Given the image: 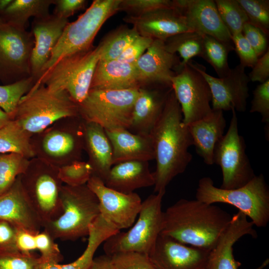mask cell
<instances>
[{"mask_svg":"<svg viewBox=\"0 0 269 269\" xmlns=\"http://www.w3.org/2000/svg\"><path fill=\"white\" fill-rule=\"evenodd\" d=\"M232 41L240 59L239 65L244 68H252L259 57L242 33L232 35Z\"/></svg>","mask_w":269,"mask_h":269,"instance_id":"bcb514c9","label":"cell"},{"mask_svg":"<svg viewBox=\"0 0 269 269\" xmlns=\"http://www.w3.org/2000/svg\"><path fill=\"white\" fill-rule=\"evenodd\" d=\"M36 80L30 76L14 83L0 85V109L12 117L21 98L32 87Z\"/></svg>","mask_w":269,"mask_h":269,"instance_id":"8d00e7d4","label":"cell"},{"mask_svg":"<svg viewBox=\"0 0 269 269\" xmlns=\"http://www.w3.org/2000/svg\"><path fill=\"white\" fill-rule=\"evenodd\" d=\"M220 16L231 35L242 33L247 16L237 0H215Z\"/></svg>","mask_w":269,"mask_h":269,"instance_id":"74e56055","label":"cell"},{"mask_svg":"<svg viewBox=\"0 0 269 269\" xmlns=\"http://www.w3.org/2000/svg\"><path fill=\"white\" fill-rule=\"evenodd\" d=\"M17 229L8 222L0 220V253L19 252L16 244Z\"/></svg>","mask_w":269,"mask_h":269,"instance_id":"681fc988","label":"cell"},{"mask_svg":"<svg viewBox=\"0 0 269 269\" xmlns=\"http://www.w3.org/2000/svg\"><path fill=\"white\" fill-rule=\"evenodd\" d=\"M32 136L12 119L0 129V154L14 153L28 159L36 156Z\"/></svg>","mask_w":269,"mask_h":269,"instance_id":"1f68e13d","label":"cell"},{"mask_svg":"<svg viewBox=\"0 0 269 269\" xmlns=\"http://www.w3.org/2000/svg\"><path fill=\"white\" fill-rule=\"evenodd\" d=\"M93 170L89 162L76 160L58 168V176L63 183L71 186L87 184Z\"/></svg>","mask_w":269,"mask_h":269,"instance_id":"ab89813d","label":"cell"},{"mask_svg":"<svg viewBox=\"0 0 269 269\" xmlns=\"http://www.w3.org/2000/svg\"><path fill=\"white\" fill-rule=\"evenodd\" d=\"M165 193L151 194L142 202L138 219L131 228L127 232L119 231L103 243L106 255L127 252L148 255L161 233V204Z\"/></svg>","mask_w":269,"mask_h":269,"instance_id":"8992f818","label":"cell"},{"mask_svg":"<svg viewBox=\"0 0 269 269\" xmlns=\"http://www.w3.org/2000/svg\"><path fill=\"white\" fill-rule=\"evenodd\" d=\"M68 23V19L53 14L34 20L32 33L34 44L30 63L31 76L36 81L41 76L44 67L49 61Z\"/></svg>","mask_w":269,"mask_h":269,"instance_id":"603a6c76","label":"cell"},{"mask_svg":"<svg viewBox=\"0 0 269 269\" xmlns=\"http://www.w3.org/2000/svg\"><path fill=\"white\" fill-rule=\"evenodd\" d=\"M254 226L242 212L239 211L233 215L228 227L210 252L207 269H239L241 264L234 258L233 246L244 236L256 238L257 233ZM269 263L267 259L256 269H263Z\"/></svg>","mask_w":269,"mask_h":269,"instance_id":"d6986e66","label":"cell"},{"mask_svg":"<svg viewBox=\"0 0 269 269\" xmlns=\"http://www.w3.org/2000/svg\"><path fill=\"white\" fill-rule=\"evenodd\" d=\"M32 141L36 156L58 167L80 160L84 147L83 121L71 118L62 126H54L37 134Z\"/></svg>","mask_w":269,"mask_h":269,"instance_id":"7c38bea8","label":"cell"},{"mask_svg":"<svg viewBox=\"0 0 269 269\" xmlns=\"http://www.w3.org/2000/svg\"><path fill=\"white\" fill-rule=\"evenodd\" d=\"M123 19L131 24L140 35L153 40L164 41L176 34L191 31L174 7L159 8L138 16L128 15Z\"/></svg>","mask_w":269,"mask_h":269,"instance_id":"7402d4cb","label":"cell"},{"mask_svg":"<svg viewBox=\"0 0 269 269\" xmlns=\"http://www.w3.org/2000/svg\"><path fill=\"white\" fill-rule=\"evenodd\" d=\"M232 216L214 204L181 199L163 212L160 234L183 244L211 251Z\"/></svg>","mask_w":269,"mask_h":269,"instance_id":"7a4b0ae2","label":"cell"},{"mask_svg":"<svg viewBox=\"0 0 269 269\" xmlns=\"http://www.w3.org/2000/svg\"><path fill=\"white\" fill-rule=\"evenodd\" d=\"M88 269H114L111 257L106 254L94 258Z\"/></svg>","mask_w":269,"mask_h":269,"instance_id":"db71d44e","label":"cell"},{"mask_svg":"<svg viewBox=\"0 0 269 269\" xmlns=\"http://www.w3.org/2000/svg\"><path fill=\"white\" fill-rule=\"evenodd\" d=\"M229 128L215 146L213 163L219 165L222 173L220 188L233 189L250 182L255 176L246 153L244 137L239 133L238 119L234 109Z\"/></svg>","mask_w":269,"mask_h":269,"instance_id":"8fae6325","label":"cell"},{"mask_svg":"<svg viewBox=\"0 0 269 269\" xmlns=\"http://www.w3.org/2000/svg\"><path fill=\"white\" fill-rule=\"evenodd\" d=\"M87 185L96 196L100 215L119 231L131 227L140 210L142 201L136 193H124L107 186L92 175Z\"/></svg>","mask_w":269,"mask_h":269,"instance_id":"2e32d148","label":"cell"},{"mask_svg":"<svg viewBox=\"0 0 269 269\" xmlns=\"http://www.w3.org/2000/svg\"><path fill=\"white\" fill-rule=\"evenodd\" d=\"M187 64L199 72L208 83L213 110L223 112L234 109L240 112L246 111L250 80L245 73V68L239 64L231 69L226 76L216 78L208 74L203 65L193 60Z\"/></svg>","mask_w":269,"mask_h":269,"instance_id":"9a60e30c","label":"cell"},{"mask_svg":"<svg viewBox=\"0 0 269 269\" xmlns=\"http://www.w3.org/2000/svg\"><path fill=\"white\" fill-rule=\"evenodd\" d=\"M87 1L85 0H54L55 7L53 15L57 17L68 19L77 11L84 9Z\"/></svg>","mask_w":269,"mask_h":269,"instance_id":"f907efd6","label":"cell"},{"mask_svg":"<svg viewBox=\"0 0 269 269\" xmlns=\"http://www.w3.org/2000/svg\"><path fill=\"white\" fill-rule=\"evenodd\" d=\"M174 7L170 0H121L119 11L127 12L130 16H138L154 10Z\"/></svg>","mask_w":269,"mask_h":269,"instance_id":"b9f144b4","label":"cell"},{"mask_svg":"<svg viewBox=\"0 0 269 269\" xmlns=\"http://www.w3.org/2000/svg\"><path fill=\"white\" fill-rule=\"evenodd\" d=\"M140 87L135 64L116 59L99 61L90 89L122 90Z\"/></svg>","mask_w":269,"mask_h":269,"instance_id":"f1b7e54d","label":"cell"},{"mask_svg":"<svg viewBox=\"0 0 269 269\" xmlns=\"http://www.w3.org/2000/svg\"><path fill=\"white\" fill-rule=\"evenodd\" d=\"M12 0H0V13H2L10 4Z\"/></svg>","mask_w":269,"mask_h":269,"instance_id":"6f0895ef","label":"cell"},{"mask_svg":"<svg viewBox=\"0 0 269 269\" xmlns=\"http://www.w3.org/2000/svg\"><path fill=\"white\" fill-rule=\"evenodd\" d=\"M62 214L44 224L43 230L54 240L75 241L88 236L90 227L100 215L95 194L87 184L63 185L61 191Z\"/></svg>","mask_w":269,"mask_h":269,"instance_id":"5b68a950","label":"cell"},{"mask_svg":"<svg viewBox=\"0 0 269 269\" xmlns=\"http://www.w3.org/2000/svg\"><path fill=\"white\" fill-rule=\"evenodd\" d=\"M78 117V105L66 91L35 82L21 98L12 119L32 136L60 120Z\"/></svg>","mask_w":269,"mask_h":269,"instance_id":"3957f363","label":"cell"},{"mask_svg":"<svg viewBox=\"0 0 269 269\" xmlns=\"http://www.w3.org/2000/svg\"><path fill=\"white\" fill-rule=\"evenodd\" d=\"M139 88L90 89L86 98L77 104L79 116L84 121L96 123L105 130H129Z\"/></svg>","mask_w":269,"mask_h":269,"instance_id":"9c48e42d","label":"cell"},{"mask_svg":"<svg viewBox=\"0 0 269 269\" xmlns=\"http://www.w3.org/2000/svg\"><path fill=\"white\" fill-rule=\"evenodd\" d=\"M111 257L114 269H155L147 255L127 252Z\"/></svg>","mask_w":269,"mask_h":269,"instance_id":"ee69618b","label":"cell"},{"mask_svg":"<svg viewBox=\"0 0 269 269\" xmlns=\"http://www.w3.org/2000/svg\"><path fill=\"white\" fill-rule=\"evenodd\" d=\"M242 33L259 58L269 49L267 36L258 27L247 22L243 26Z\"/></svg>","mask_w":269,"mask_h":269,"instance_id":"7dc6e473","label":"cell"},{"mask_svg":"<svg viewBox=\"0 0 269 269\" xmlns=\"http://www.w3.org/2000/svg\"><path fill=\"white\" fill-rule=\"evenodd\" d=\"M237 0L245 11L248 22L261 29L268 36L269 34V0Z\"/></svg>","mask_w":269,"mask_h":269,"instance_id":"f35d334b","label":"cell"},{"mask_svg":"<svg viewBox=\"0 0 269 269\" xmlns=\"http://www.w3.org/2000/svg\"><path fill=\"white\" fill-rule=\"evenodd\" d=\"M105 131L112 147L113 165L125 161L154 159L150 134H134L124 129Z\"/></svg>","mask_w":269,"mask_h":269,"instance_id":"d4e9b609","label":"cell"},{"mask_svg":"<svg viewBox=\"0 0 269 269\" xmlns=\"http://www.w3.org/2000/svg\"><path fill=\"white\" fill-rule=\"evenodd\" d=\"M35 236L28 231L17 229L16 244L18 250L25 254L33 253L36 249Z\"/></svg>","mask_w":269,"mask_h":269,"instance_id":"f5cc1de1","label":"cell"},{"mask_svg":"<svg viewBox=\"0 0 269 269\" xmlns=\"http://www.w3.org/2000/svg\"><path fill=\"white\" fill-rule=\"evenodd\" d=\"M39 261L33 253H0V269H35Z\"/></svg>","mask_w":269,"mask_h":269,"instance_id":"7bdbcfd3","label":"cell"},{"mask_svg":"<svg viewBox=\"0 0 269 269\" xmlns=\"http://www.w3.org/2000/svg\"><path fill=\"white\" fill-rule=\"evenodd\" d=\"M59 167L42 159L33 158L21 175L23 187L44 224L57 218L62 212L61 191L63 183Z\"/></svg>","mask_w":269,"mask_h":269,"instance_id":"30bf717a","label":"cell"},{"mask_svg":"<svg viewBox=\"0 0 269 269\" xmlns=\"http://www.w3.org/2000/svg\"><path fill=\"white\" fill-rule=\"evenodd\" d=\"M189 29L224 42H232L213 0H173Z\"/></svg>","mask_w":269,"mask_h":269,"instance_id":"ac0fdd59","label":"cell"},{"mask_svg":"<svg viewBox=\"0 0 269 269\" xmlns=\"http://www.w3.org/2000/svg\"><path fill=\"white\" fill-rule=\"evenodd\" d=\"M172 87L161 86L155 89L140 87L134 102L129 131L149 135L163 110Z\"/></svg>","mask_w":269,"mask_h":269,"instance_id":"cb8c5ba5","label":"cell"},{"mask_svg":"<svg viewBox=\"0 0 269 269\" xmlns=\"http://www.w3.org/2000/svg\"><path fill=\"white\" fill-rule=\"evenodd\" d=\"M181 61L176 54L166 50L164 42L154 39L135 63L140 87L154 84L171 87V79Z\"/></svg>","mask_w":269,"mask_h":269,"instance_id":"44dd1931","label":"cell"},{"mask_svg":"<svg viewBox=\"0 0 269 269\" xmlns=\"http://www.w3.org/2000/svg\"><path fill=\"white\" fill-rule=\"evenodd\" d=\"M121 1L94 0L75 21L68 22L42 73L62 57L93 48L97 33L105 21L119 11Z\"/></svg>","mask_w":269,"mask_h":269,"instance_id":"ba28073f","label":"cell"},{"mask_svg":"<svg viewBox=\"0 0 269 269\" xmlns=\"http://www.w3.org/2000/svg\"><path fill=\"white\" fill-rule=\"evenodd\" d=\"M83 134L84 150L88 154L93 175L104 181L113 166L111 143L105 129L96 123L83 121Z\"/></svg>","mask_w":269,"mask_h":269,"instance_id":"83f0119b","label":"cell"},{"mask_svg":"<svg viewBox=\"0 0 269 269\" xmlns=\"http://www.w3.org/2000/svg\"><path fill=\"white\" fill-rule=\"evenodd\" d=\"M36 249L40 253V258L45 261L60 263L63 260V256L54 239L43 230L35 234Z\"/></svg>","mask_w":269,"mask_h":269,"instance_id":"f6af8a7d","label":"cell"},{"mask_svg":"<svg viewBox=\"0 0 269 269\" xmlns=\"http://www.w3.org/2000/svg\"><path fill=\"white\" fill-rule=\"evenodd\" d=\"M101 47L62 57L45 71L36 81L55 90L66 91L77 104L88 95L100 60Z\"/></svg>","mask_w":269,"mask_h":269,"instance_id":"52a82bcc","label":"cell"},{"mask_svg":"<svg viewBox=\"0 0 269 269\" xmlns=\"http://www.w3.org/2000/svg\"><path fill=\"white\" fill-rule=\"evenodd\" d=\"M139 34L133 27L122 26L111 31L99 44L101 47L100 61L117 59L126 49Z\"/></svg>","mask_w":269,"mask_h":269,"instance_id":"e575fe53","label":"cell"},{"mask_svg":"<svg viewBox=\"0 0 269 269\" xmlns=\"http://www.w3.org/2000/svg\"><path fill=\"white\" fill-rule=\"evenodd\" d=\"M20 176L0 194V220L35 235L43 228V223L23 187Z\"/></svg>","mask_w":269,"mask_h":269,"instance_id":"ffe728a7","label":"cell"},{"mask_svg":"<svg viewBox=\"0 0 269 269\" xmlns=\"http://www.w3.org/2000/svg\"><path fill=\"white\" fill-rule=\"evenodd\" d=\"M210 251L160 234L148 256L155 269H207Z\"/></svg>","mask_w":269,"mask_h":269,"instance_id":"e0dca14e","label":"cell"},{"mask_svg":"<svg viewBox=\"0 0 269 269\" xmlns=\"http://www.w3.org/2000/svg\"><path fill=\"white\" fill-rule=\"evenodd\" d=\"M35 269H60V263L43 260L40 258V261Z\"/></svg>","mask_w":269,"mask_h":269,"instance_id":"11a10c76","label":"cell"},{"mask_svg":"<svg viewBox=\"0 0 269 269\" xmlns=\"http://www.w3.org/2000/svg\"><path fill=\"white\" fill-rule=\"evenodd\" d=\"M31 159L14 153L0 154V194L25 172Z\"/></svg>","mask_w":269,"mask_h":269,"instance_id":"d590c367","label":"cell"},{"mask_svg":"<svg viewBox=\"0 0 269 269\" xmlns=\"http://www.w3.org/2000/svg\"><path fill=\"white\" fill-rule=\"evenodd\" d=\"M165 48L172 54L178 52L182 60L176 70V74L195 56L201 57L203 51V34L190 31L173 35L164 41Z\"/></svg>","mask_w":269,"mask_h":269,"instance_id":"d6a6232c","label":"cell"},{"mask_svg":"<svg viewBox=\"0 0 269 269\" xmlns=\"http://www.w3.org/2000/svg\"><path fill=\"white\" fill-rule=\"evenodd\" d=\"M248 75L250 81L263 83L269 80V50L259 57Z\"/></svg>","mask_w":269,"mask_h":269,"instance_id":"816d5d0a","label":"cell"},{"mask_svg":"<svg viewBox=\"0 0 269 269\" xmlns=\"http://www.w3.org/2000/svg\"><path fill=\"white\" fill-rule=\"evenodd\" d=\"M171 84L185 125L205 117L212 112L209 84L197 70L187 64L171 78Z\"/></svg>","mask_w":269,"mask_h":269,"instance_id":"5bb4252c","label":"cell"},{"mask_svg":"<svg viewBox=\"0 0 269 269\" xmlns=\"http://www.w3.org/2000/svg\"><path fill=\"white\" fill-rule=\"evenodd\" d=\"M32 32L6 22L0 23V81L3 85L31 76Z\"/></svg>","mask_w":269,"mask_h":269,"instance_id":"4fadbf2b","label":"cell"},{"mask_svg":"<svg viewBox=\"0 0 269 269\" xmlns=\"http://www.w3.org/2000/svg\"><path fill=\"white\" fill-rule=\"evenodd\" d=\"M149 134L156 163L154 192H165L169 183L184 172L192 159L189 151L193 145L192 138L183 122L181 108L173 90Z\"/></svg>","mask_w":269,"mask_h":269,"instance_id":"6da1fadb","label":"cell"},{"mask_svg":"<svg viewBox=\"0 0 269 269\" xmlns=\"http://www.w3.org/2000/svg\"><path fill=\"white\" fill-rule=\"evenodd\" d=\"M153 39L139 35L122 53L117 60L131 64H134L147 49Z\"/></svg>","mask_w":269,"mask_h":269,"instance_id":"c3c4849f","label":"cell"},{"mask_svg":"<svg viewBox=\"0 0 269 269\" xmlns=\"http://www.w3.org/2000/svg\"><path fill=\"white\" fill-rule=\"evenodd\" d=\"M195 196L196 199L207 204L233 205L257 227H266L269 222V188L262 174L233 189L218 188L210 177H202L199 180Z\"/></svg>","mask_w":269,"mask_h":269,"instance_id":"277c9868","label":"cell"},{"mask_svg":"<svg viewBox=\"0 0 269 269\" xmlns=\"http://www.w3.org/2000/svg\"><path fill=\"white\" fill-rule=\"evenodd\" d=\"M12 118L10 115L0 109V129L7 124Z\"/></svg>","mask_w":269,"mask_h":269,"instance_id":"9f6ffc18","label":"cell"},{"mask_svg":"<svg viewBox=\"0 0 269 269\" xmlns=\"http://www.w3.org/2000/svg\"><path fill=\"white\" fill-rule=\"evenodd\" d=\"M104 182L109 188L128 194L137 189L154 186L155 179L148 161L133 160L114 165Z\"/></svg>","mask_w":269,"mask_h":269,"instance_id":"4316f807","label":"cell"},{"mask_svg":"<svg viewBox=\"0 0 269 269\" xmlns=\"http://www.w3.org/2000/svg\"><path fill=\"white\" fill-rule=\"evenodd\" d=\"M2 22H4L2 20V19L1 18V17H0V23H1Z\"/></svg>","mask_w":269,"mask_h":269,"instance_id":"680465c9","label":"cell"},{"mask_svg":"<svg viewBox=\"0 0 269 269\" xmlns=\"http://www.w3.org/2000/svg\"><path fill=\"white\" fill-rule=\"evenodd\" d=\"M203 40L201 58L213 67L218 78L227 75L231 70L228 64V55L234 50L233 42L222 41L205 34H203Z\"/></svg>","mask_w":269,"mask_h":269,"instance_id":"836d02e7","label":"cell"},{"mask_svg":"<svg viewBox=\"0 0 269 269\" xmlns=\"http://www.w3.org/2000/svg\"><path fill=\"white\" fill-rule=\"evenodd\" d=\"M119 231L99 215L90 227L87 245L83 253L72 263L60 264V269H88L99 246L108 238Z\"/></svg>","mask_w":269,"mask_h":269,"instance_id":"f546056e","label":"cell"},{"mask_svg":"<svg viewBox=\"0 0 269 269\" xmlns=\"http://www.w3.org/2000/svg\"><path fill=\"white\" fill-rule=\"evenodd\" d=\"M187 126L198 155L206 164H214V149L224 135L226 127L223 112L212 110L205 117Z\"/></svg>","mask_w":269,"mask_h":269,"instance_id":"484cf974","label":"cell"},{"mask_svg":"<svg viewBox=\"0 0 269 269\" xmlns=\"http://www.w3.org/2000/svg\"><path fill=\"white\" fill-rule=\"evenodd\" d=\"M250 113H259L262 116V122L265 124L266 136L269 134V80L259 84L253 92Z\"/></svg>","mask_w":269,"mask_h":269,"instance_id":"60d3db41","label":"cell"},{"mask_svg":"<svg viewBox=\"0 0 269 269\" xmlns=\"http://www.w3.org/2000/svg\"><path fill=\"white\" fill-rule=\"evenodd\" d=\"M53 0H12L8 6L0 14L4 22L21 29L29 18L44 17L49 15L50 5Z\"/></svg>","mask_w":269,"mask_h":269,"instance_id":"4dcf8cb0","label":"cell"}]
</instances>
